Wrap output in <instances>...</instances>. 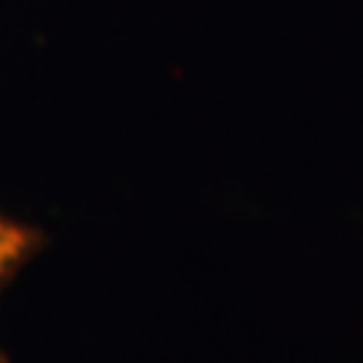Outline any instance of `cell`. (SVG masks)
<instances>
[{
	"label": "cell",
	"instance_id": "6da1fadb",
	"mask_svg": "<svg viewBox=\"0 0 363 363\" xmlns=\"http://www.w3.org/2000/svg\"><path fill=\"white\" fill-rule=\"evenodd\" d=\"M40 247H43L40 229L0 213V294ZM0 363H9L3 350H0Z\"/></svg>",
	"mask_w": 363,
	"mask_h": 363
}]
</instances>
